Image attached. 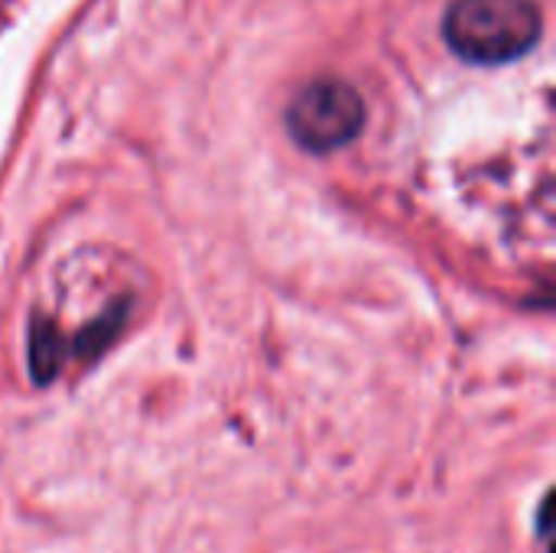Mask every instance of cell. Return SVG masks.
I'll list each match as a JSON object with an SVG mask.
<instances>
[{
	"label": "cell",
	"instance_id": "6da1fadb",
	"mask_svg": "<svg viewBox=\"0 0 556 553\" xmlns=\"http://www.w3.org/2000/svg\"><path fill=\"white\" fill-rule=\"evenodd\" d=\"M544 20L534 0H453L443 16L450 49L472 65H505L531 52Z\"/></svg>",
	"mask_w": 556,
	"mask_h": 553
},
{
	"label": "cell",
	"instance_id": "7a4b0ae2",
	"mask_svg": "<svg viewBox=\"0 0 556 553\" xmlns=\"http://www.w3.org/2000/svg\"><path fill=\"white\" fill-rule=\"evenodd\" d=\"M365 127V101L342 78H313L287 104V130L309 153H332Z\"/></svg>",
	"mask_w": 556,
	"mask_h": 553
},
{
	"label": "cell",
	"instance_id": "3957f363",
	"mask_svg": "<svg viewBox=\"0 0 556 553\" xmlns=\"http://www.w3.org/2000/svg\"><path fill=\"white\" fill-rule=\"evenodd\" d=\"M59 359H62V345H59L55 326L46 323V319H36L33 323V332H29V365H33V378L39 385H46L55 375Z\"/></svg>",
	"mask_w": 556,
	"mask_h": 553
}]
</instances>
